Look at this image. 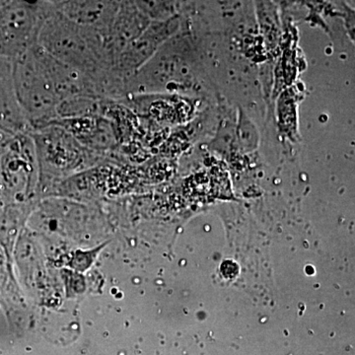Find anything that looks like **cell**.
<instances>
[{"instance_id": "6", "label": "cell", "mask_w": 355, "mask_h": 355, "mask_svg": "<svg viewBox=\"0 0 355 355\" xmlns=\"http://www.w3.org/2000/svg\"><path fill=\"white\" fill-rule=\"evenodd\" d=\"M149 24L150 20L140 11L135 1H121L116 17L104 38L105 51L112 67L123 49L139 38Z\"/></svg>"}, {"instance_id": "7", "label": "cell", "mask_w": 355, "mask_h": 355, "mask_svg": "<svg viewBox=\"0 0 355 355\" xmlns=\"http://www.w3.org/2000/svg\"><path fill=\"white\" fill-rule=\"evenodd\" d=\"M53 4L67 19L81 27L95 30L104 39L121 1H53Z\"/></svg>"}, {"instance_id": "4", "label": "cell", "mask_w": 355, "mask_h": 355, "mask_svg": "<svg viewBox=\"0 0 355 355\" xmlns=\"http://www.w3.org/2000/svg\"><path fill=\"white\" fill-rule=\"evenodd\" d=\"M51 1H0V55L13 62L38 44Z\"/></svg>"}, {"instance_id": "8", "label": "cell", "mask_w": 355, "mask_h": 355, "mask_svg": "<svg viewBox=\"0 0 355 355\" xmlns=\"http://www.w3.org/2000/svg\"><path fill=\"white\" fill-rule=\"evenodd\" d=\"M0 128L13 135L30 133L16 96L12 62L0 55Z\"/></svg>"}, {"instance_id": "2", "label": "cell", "mask_w": 355, "mask_h": 355, "mask_svg": "<svg viewBox=\"0 0 355 355\" xmlns=\"http://www.w3.org/2000/svg\"><path fill=\"white\" fill-rule=\"evenodd\" d=\"M13 80L16 96L32 130L60 120L58 95L53 73V57L39 44L14 60Z\"/></svg>"}, {"instance_id": "5", "label": "cell", "mask_w": 355, "mask_h": 355, "mask_svg": "<svg viewBox=\"0 0 355 355\" xmlns=\"http://www.w3.org/2000/svg\"><path fill=\"white\" fill-rule=\"evenodd\" d=\"M182 27V15L171 19L150 22L146 31L128 44L114 64V71L127 81L157 53Z\"/></svg>"}, {"instance_id": "9", "label": "cell", "mask_w": 355, "mask_h": 355, "mask_svg": "<svg viewBox=\"0 0 355 355\" xmlns=\"http://www.w3.org/2000/svg\"><path fill=\"white\" fill-rule=\"evenodd\" d=\"M135 4L150 22H160L181 15L184 6L181 2L173 1H135Z\"/></svg>"}, {"instance_id": "1", "label": "cell", "mask_w": 355, "mask_h": 355, "mask_svg": "<svg viewBox=\"0 0 355 355\" xmlns=\"http://www.w3.org/2000/svg\"><path fill=\"white\" fill-rule=\"evenodd\" d=\"M38 44L55 60L90 78L97 96L100 83L113 69L102 35L67 19L58 11L53 1L40 33Z\"/></svg>"}, {"instance_id": "3", "label": "cell", "mask_w": 355, "mask_h": 355, "mask_svg": "<svg viewBox=\"0 0 355 355\" xmlns=\"http://www.w3.org/2000/svg\"><path fill=\"white\" fill-rule=\"evenodd\" d=\"M29 135L34 142L40 179L87 167L103 155L84 146L57 123L32 130Z\"/></svg>"}]
</instances>
